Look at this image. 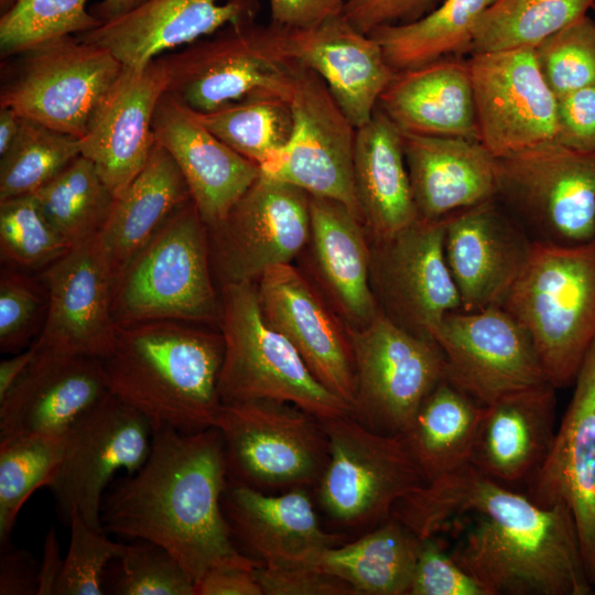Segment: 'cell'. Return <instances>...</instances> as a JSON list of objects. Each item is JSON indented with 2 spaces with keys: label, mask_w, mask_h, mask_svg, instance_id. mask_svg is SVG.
I'll return each mask as SVG.
<instances>
[{
  "label": "cell",
  "mask_w": 595,
  "mask_h": 595,
  "mask_svg": "<svg viewBox=\"0 0 595 595\" xmlns=\"http://www.w3.org/2000/svg\"><path fill=\"white\" fill-rule=\"evenodd\" d=\"M64 435L32 434L0 440V544L7 547L17 517L39 488L54 483Z\"/></svg>",
  "instance_id": "41"
},
{
  "label": "cell",
  "mask_w": 595,
  "mask_h": 595,
  "mask_svg": "<svg viewBox=\"0 0 595 595\" xmlns=\"http://www.w3.org/2000/svg\"><path fill=\"white\" fill-rule=\"evenodd\" d=\"M228 484L216 426L194 433L154 429L143 465L105 494L102 529L161 545L194 583L214 567L255 569L260 562L237 548L223 509Z\"/></svg>",
  "instance_id": "2"
},
{
  "label": "cell",
  "mask_w": 595,
  "mask_h": 595,
  "mask_svg": "<svg viewBox=\"0 0 595 595\" xmlns=\"http://www.w3.org/2000/svg\"><path fill=\"white\" fill-rule=\"evenodd\" d=\"M153 436L150 421L108 392L82 414L63 436L56 478L50 487L63 518L77 511L96 530H104L100 511L115 474L137 472L147 461Z\"/></svg>",
  "instance_id": "13"
},
{
  "label": "cell",
  "mask_w": 595,
  "mask_h": 595,
  "mask_svg": "<svg viewBox=\"0 0 595 595\" xmlns=\"http://www.w3.org/2000/svg\"><path fill=\"white\" fill-rule=\"evenodd\" d=\"M541 74L559 97L595 84V19L587 14L534 47Z\"/></svg>",
  "instance_id": "46"
},
{
  "label": "cell",
  "mask_w": 595,
  "mask_h": 595,
  "mask_svg": "<svg viewBox=\"0 0 595 595\" xmlns=\"http://www.w3.org/2000/svg\"><path fill=\"white\" fill-rule=\"evenodd\" d=\"M419 218L443 219L497 198V159L477 140L402 133Z\"/></svg>",
  "instance_id": "30"
},
{
  "label": "cell",
  "mask_w": 595,
  "mask_h": 595,
  "mask_svg": "<svg viewBox=\"0 0 595 595\" xmlns=\"http://www.w3.org/2000/svg\"><path fill=\"white\" fill-rule=\"evenodd\" d=\"M109 392L99 359L37 353L0 399V440L64 435Z\"/></svg>",
  "instance_id": "27"
},
{
  "label": "cell",
  "mask_w": 595,
  "mask_h": 595,
  "mask_svg": "<svg viewBox=\"0 0 595 595\" xmlns=\"http://www.w3.org/2000/svg\"><path fill=\"white\" fill-rule=\"evenodd\" d=\"M105 594L195 595V583L164 548L145 540L127 544L108 566Z\"/></svg>",
  "instance_id": "45"
},
{
  "label": "cell",
  "mask_w": 595,
  "mask_h": 595,
  "mask_svg": "<svg viewBox=\"0 0 595 595\" xmlns=\"http://www.w3.org/2000/svg\"><path fill=\"white\" fill-rule=\"evenodd\" d=\"M207 230L224 283L255 281L290 263L309 242L310 194L261 174L225 219Z\"/></svg>",
  "instance_id": "19"
},
{
  "label": "cell",
  "mask_w": 595,
  "mask_h": 595,
  "mask_svg": "<svg viewBox=\"0 0 595 595\" xmlns=\"http://www.w3.org/2000/svg\"><path fill=\"white\" fill-rule=\"evenodd\" d=\"M464 513L474 522L451 554L488 595L593 594L571 508L540 507L470 463L415 488L391 516L425 539Z\"/></svg>",
  "instance_id": "1"
},
{
  "label": "cell",
  "mask_w": 595,
  "mask_h": 595,
  "mask_svg": "<svg viewBox=\"0 0 595 595\" xmlns=\"http://www.w3.org/2000/svg\"><path fill=\"white\" fill-rule=\"evenodd\" d=\"M347 329L356 378L353 416L374 432L401 436L444 378L441 348L381 312L368 325Z\"/></svg>",
  "instance_id": "12"
},
{
  "label": "cell",
  "mask_w": 595,
  "mask_h": 595,
  "mask_svg": "<svg viewBox=\"0 0 595 595\" xmlns=\"http://www.w3.org/2000/svg\"><path fill=\"white\" fill-rule=\"evenodd\" d=\"M434 340L444 377L480 405L550 383L531 336L501 306L448 313Z\"/></svg>",
  "instance_id": "16"
},
{
  "label": "cell",
  "mask_w": 595,
  "mask_h": 595,
  "mask_svg": "<svg viewBox=\"0 0 595 595\" xmlns=\"http://www.w3.org/2000/svg\"><path fill=\"white\" fill-rule=\"evenodd\" d=\"M289 101L290 139L260 166L261 174L340 202L361 220L354 183L356 128L323 79L303 65Z\"/></svg>",
  "instance_id": "15"
},
{
  "label": "cell",
  "mask_w": 595,
  "mask_h": 595,
  "mask_svg": "<svg viewBox=\"0 0 595 595\" xmlns=\"http://www.w3.org/2000/svg\"><path fill=\"white\" fill-rule=\"evenodd\" d=\"M255 576L263 595H355L343 580L315 565L258 564Z\"/></svg>",
  "instance_id": "50"
},
{
  "label": "cell",
  "mask_w": 595,
  "mask_h": 595,
  "mask_svg": "<svg viewBox=\"0 0 595 595\" xmlns=\"http://www.w3.org/2000/svg\"><path fill=\"white\" fill-rule=\"evenodd\" d=\"M36 355V346L32 343L24 351L0 363V399L10 390L23 375Z\"/></svg>",
  "instance_id": "57"
},
{
  "label": "cell",
  "mask_w": 595,
  "mask_h": 595,
  "mask_svg": "<svg viewBox=\"0 0 595 595\" xmlns=\"http://www.w3.org/2000/svg\"><path fill=\"white\" fill-rule=\"evenodd\" d=\"M152 130L178 166L207 228L223 221L261 175L259 165L226 145L167 93L158 102Z\"/></svg>",
  "instance_id": "25"
},
{
  "label": "cell",
  "mask_w": 595,
  "mask_h": 595,
  "mask_svg": "<svg viewBox=\"0 0 595 595\" xmlns=\"http://www.w3.org/2000/svg\"><path fill=\"white\" fill-rule=\"evenodd\" d=\"M207 234V226L188 199L115 279V322L218 323L219 302L210 278Z\"/></svg>",
  "instance_id": "6"
},
{
  "label": "cell",
  "mask_w": 595,
  "mask_h": 595,
  "mask_svg": "<svg viewBox=\"0 0 595 595\" xmlns=\"http://www.w3.org/2000/svg\"><path fill=\"white\" fill-rule=\"evenodd\" d=\"M162 57L167 71L165 93L197 112L253 95L290 100L302 66L286 32L256 20L228 24Z\"/></svg>",
  "instance_id": "7"
},
{
  "label": "cell",
  "mask_w": 595,
  "mask_h": 595,
  "mask_svg": "<svg viewBox=\"0 0 595 595\" xmlns=\"http://www.w3.org/2000/svg\"><path fill=\"white\" fill-rule=\"evenodd\" d=\"M497 199L534 240L595 238V151L550 142L497 159Z\"/></svg>",
  "instance_id": "10"
},
{
  "label": "cell",
  "mask_w": 595,
  "mask_h": 595,
  "mask_svg": "<svg viewBox=\"0 0 595 595\" xmlns=\"http://www.w3.org/2000/svg\"><path fill=\"white\" fill-rule=\"evenodd\" d=\"M64 558L56 530L52 527L45 537L43 556L39 567V595H54L62 573Z\"/></svg>",
  "instance_id": "56"
},
{
  "label": "cell",
  "mask_w": 595,
  "mask_h": 595,
  "mask_svg": "<svg viewBox=\"0 0 595 595\" xmlns=\"http://www.w3.org/2000/svg\"><path fill=\"white\" fill-rule=\"evenodd\" d=\"M71 541L54 595H102L110 563L121 556L127 544L108 538L104 530L90 527L79 512L68 522Z\"/></svg>",
  "instance_id": "47"
},
{
  "label": "cell",
  "mask_w": 595,
  "mask_h": 595,
  "mask_svg": "<svg viewBox=\"0 0 595 595\" xmlns=\"http://www.w3.org/2000/svg\"><path fill=\"white\" fill-rule=\"evenodd\" d=\"M166 86L162 55L140 68L125 66L80 139V154L94 163L115 197L127 188L150 156L155 143L153 116Z\"/></svg>",
  "instance_id": "23"
},
{
  "label": "cell",
  "mask_w": 595,
  "mask_h": 595,
  "mask_svg": "<svg viewBox=\"0 0 595 595\" xmlns=\"http://www.w3.org/2000/svg\"><path fill=\"white\" fill-rule=\"evenodd\" d=\"M285 32L295 60L323 79L350 123L356 129L367 123L396 74L379 43L344 14Z\"/></svg>",
  "instance_id": "28"
},
{
  "label": "cell",
  "mask_w": 595,
  "mask_h": 595,
  "mask_svg": "<svg viewBox=\"0 0 595 595\" xmlns=\"http://www.w3.org/2000/svg\"><path fill=\"white\" fill-rule=\"evenodd\" d=\"M354 183L361 220L371 239L385 238L419 218L402 133L379 107L356 129Z\"/></svg>",
  "instance_id": "33"
},
{
  "label": "cell",
  "mask_w": 595,
  "mask_h": 595,
  "mask_svg": "<svg viewBox=\"0 0 595 595\" xmlns=\"http://www.w3.org/2000/svg\"><path fill=\"white\" fill-rule=\"evenodd\" d=\"M482 413L445 377L431 390L401 435L425 483L469 464Z\"/></svg>",
  "instance_id": "35"
},
{
  "label": "cell",
  "mask_w": 595,
  "mask_h": 595,
  "mask_svg": "<svg viewBox=\"0 0 595 595\" xmlns=\"http://www.w3.org/2000/svg\"><path fill=\"white\" fill-rule=\"evenodd\" d=\"M328 459L316 485L324 513L345 528L372 529L426 484L401 436L371 431L353 415L322 419Z\"/></svg>",
  "instance_id": "9"
},
{
  "label": "cell",
  "mask_w": 595,
  "mask_h": 595,
  "mask_svg": "<svg viewBox=\"0 0 595 595\" xmlns=\"http://www.w3.org/2000/svg\"><path fill=\"white\" fill-rule=\"evenodd\" d=\"M17 0H0V14L8 11Z\"/></svg>",
  "instance_id": "60"
},
{
  "label": "cell",
  "mask_w": 595,
  "mask_h": 595,
  "mask_svg": "<svg viewBox=\"0 0 595 595\" xmlns=\"http://www.w3.org/2000/svg\"><path fill=\"white\" fill-rule=\"evenodd\" d=\"M22 118L8 107H0V156L3 155L17 139Z\"/></svg>",
  "instance_id": "58"
},
{
  "label": "cell",
  "mask_w": 595,
  "mask_h": 595,
  "mask_svg": "<svg viewBox=\"0 0 595 595\" xmlns=\"http://www.w3.org/2000/svg\"><path fill=\"white\" fill-rule=\"evenodd\" d=\"M495 0H444L420 19L381 25L369 35L396 71L470 54L476 25Z\"/></svg>",
  "instance_id": "37"
},
{
  "label": "cell",
  "mask_w": 595,
  "mask_h": 595,
  "mask_svg": "<svg viewBox=\"0 0 595 595\" xmlns=\"http://www.w3.org/2000/svg\"><path fill=\"white\" fill-rule=\"evenodd\" d=\"M594 0H495L482 14L472 52L536 47L586 15ZM469 54V55H470Z\"/></svg>",
  "instance_id": "39"
},
{
  "label": "cell",
  "mask_w": 595,
  "mask_h": 595,
  "mask_svg": "<svg viewBox=\"0 0 595 595\" xmlns=\"http://www.w3.org/2000/svg\"><path fill=\"white\" fill-rule=\"evenodd\" d=\"M224 358L221 403L268 399L289 402L328 419L351 408L311 372L293 345L264 321L253 281L224 283L219 301Z\"/></svg>",
  "instance_id": "5"
},
{
  "label": "cell",
  "mask_w": 595,
  "mask_h": 595,
  "mask_svg": "<svg viewBox=\"0 0 595 595\" xmlns=\"http://www.w3.org/2000/svg\"><path fill=\"white\" fill-rule=\"evenodd\" d=\"M39 567L28 550L1 548L0 595H39Z\"/></svg>",
  "instance_id": "54"
},
{
  "label": "cell",
  "mask_w": 595,
  "mask_h": 595,
  "mask_svg": "<svg viewBox=\"0 0 595 595\" xmlns=\"http://www.w3.org/2000/svg\"><path fill=\"white\" fill-rule=\"evenodd\" d=\"M592 11H593L594 14H595V0H594V2H593V6H592Z\"/></svg>",
  "instance_id": "61"
},
{
  "label": "cell",
  "mask_w": 595,
  "mask_h": 595,
  "mask_svg": "<svg viewBox=\"0 0 595 595\" xmlns=\"http://www.w3.org/2000/svg\"><path fill=\"white\" fill-rule=\"evenodd\" d=\"M378 107L401 133L477 140L470 72L462 57L396 72Z\"/></svg>",
  "instance_id": "31"
},
{
  "label": "cell",
  "mask_w": 595,
  "mask_h": 595,
  "mask_svg": "<svg viewBox=\"0 0 595 595\" xmlns=\"http://www.w3.org/2000/svg\"><path fill=\"white\" fill-rule=\"evenodd\" d=\"M188 199L190 191L178 166L155 142L144 167L115 197L99 231L113 281L166 219Z\"/></svg>",
  "instance_id": "34"
},
{
  "label": "cell",
  "mask_w": 595,
  "mask_h": 595,
  "mask_svg": "<svg viewBox=\"0 0 595 595\" xmlns=\"http://www.w3.org/2000/svg\"><path fill=\"white\" fill-rule=\"evenodd\" d=\"M347 0H269L270 24L281 30L303 31L343 14Z\"/></svg>",
  "instance_id": "53"
},
{
  "label": "cell",
  "mask_w": 595,
  "mask_h": 595,
  "mask_svg": "<svg viewBox=\"0 0 595 595\" xmlns=\"http://www.w3.org/2000/svg\"><path fill=\"white\" fill-rule=\"evenodd\" d=\"M573 386L550 454L526 495L540 507L565 502L571 508L595 587V342Z\"/></svg>",
  "instance_id": "22"
},
{
  "label": "cell",
  "mask_w": 595,
  "mask_h": 595,
  "mask_svg": "<svg viewBox=\"0 0 595 595\" xmlns=\"http://www.w3.org/2000/svg\"><path fill=\"white\" fill-rule=\"evenodd\" d=\"M267 324L298 350L314 377L353 410L355 366L348 329H343L321 296L290 263L268 269L257 283Z\"/></svg>",
  "instance_id": "21"
},
{
  "label": "cell",
  "mask_w": 595,
  "mask_h": 595,
  "mask_svg": "<svg viewBox=\"0 0 595 595\" xmlns=\"http://www.w3.org/2000/svg\"><path fill=\"white\" fill-rule=\"evenodd\" d=\"M47 310V296L19 269L6 267L0 275V349L15 353L41 331Z\"/></svg>",
  "instance_id": "48"
},
{
  "label": "cell",
  "mask_w": 595,
  "mask_h": 595,
  "mask_svg": "<svg viewBox=\"0 0 595 595\" xmlns=\"http://www.w3.org/2000/svg\"><path fill=\"white\" fill-rule=\"evenodd\" d=\"M446 218H418L370 246L379 311L409 333L433 340L442 320L462 310L444 253Z\"/></svg>",
  "instance_id": "14"
},
{
  "label": "cell",
  "mask_w": 595,
  "mask_h": 595,
  "mask_svg": "<svg viewBox=\"0 0 595 595\" xmlns=\"http://www.w3.org/2000/svg\"><path fill=\"white\" fill-rule=\"evenodd\" d=\"M223 509L234 539L262 564L313 565L327 549L347 541L345 533L323 529L305 487L271 495L228 484Z\"/></svg>",
  "instance_id": "24"
},
{
  "label": "cell",
  "mask_w": 595,
  "mask_h": 595,
  "mask_svg": "<svg viewBox=\"0 0 595 595\" xmlns=\"http://www.w3.org/2000/svg\"><path fill=\"white\" fill-rule=\"evenodd\" d=\"M19 55L14 74L2 85L0 107L79 139L125 67L109 51L77 35Z\"/></svg>",
  "instance_id": "11"
},
{
  "label": "cell",
  "mask_w": 595,
  "mask_h": 595,
  "mask_svg": "<svg viewBox=\"0 0 595 595\" xmlns=\"http://www.w3.org/2000/svg\"><path fill=\"white\" fill-rule=\"evenodd\" d=\"M529 333L555 388H567L595 342V238L576 245L534 240L502 305Z\"/></svg>",
  "instance_id": "4"
},
{
  "label": "cell",
  "mask_w": 595,
  "mask_h": 595,
  "mask_svg": "<svg viewBox=\"0 0 595 595\" xmlns=\"http://www.w3.org/2000/svg\"><path fill=\"white\" fill-rule=\"evenodd\" d=\"M80 139L23 119L0 158V201L32 195L80 154Z\"/></svg>",
  "instance_id": "42"
},
{
  "label": "cell",
  "mask_w": 595,
  "mask_h": 595,
  "mask_svg": "<svg viewBox=\"0 0 595 595\" xmlns=\"http://www.w3.org/2000/svg\"><path fill=\"white\" fill-rule=\"evenodd\" d=\"M421 540L391 516L358 539L327 549L313 565L356 594L409 595Z\"/></svg>",
  "instance_id": "36"
},
{
  "label": "cell",
  "mask_w": 595,
  "mask_h": 595,
  "mask_svg": "<svg viewBox=\"0 0 595 595\" xmlns=\"http://www.w3.org/2000/svg\"><path fill=\"white\" fill-rule=\"evenodd\" d=\"M436 0H347L344 17L369 34L378 26L415 21L434 9Z\"/></svg>",
  "instance_id": "52"
},
{
  "label": "cell",
  "mask_w": 595,
  "mask_h": 595,
  "mask_svg": "<svg viewBox=\"0 0 595 595\" xmlns=\"http://www.w3.org/2000/svg\"><path fill=\"white\" fill-rule=\"evenodd\" d=\"M193 113L226 145L259 167L286 144L293 128L290 101L272 95L248 96Z\"/></svg>",
  "instance_id": "40"
},
{
  "label": "cell",
  "mask_w": 595,
  "mask_h": 595,
  "mask_svg": "<svg viewBox=\"0 0 595 595\" xmlns=\"http://www.w3.org/2000/svg\"><path fill=\"white\" fill-rule=\"evenodd\" d=\"M312 258L323 286L350 327L380 312L370 281L371 249L363 221L340 202L310 195Z\"/></svg>",
  "instance_id": "32"
},
{
  "label": "cell",
  "mask_w": 595,
  "mask_h": 595,
  "mask_svg": "<svg viewBox=\"0 0 595 595\" xmlns=\"http://www.w3.org/2000/svg\"><path fill=\"white\" fill-rule=\"evenodd\" d=\"M409 595H488L433 537L421 540Z\"/></svg>",
  "instance_id": "49"
},
{
  "label": "cell",
  "mask_w": 595,
  "mask_h": 595,
  "mask_svg": "<svg viewBox=\"0 0 595 595\" xmlns=\"http://www.w3.org/2000/svg\"><path fill=\"white\" fill-rule=\"evenodd\" d=\"M47 296L37 353L104 359L111 351L113 274L99 231L73 245L41 275Z\"/></svg>",
  "instance_id": "18"
},
{
  "label": "cell",
  "mask_w": 595,
  "mask_h": 595,
  "mask_svg": "<svg viewBox=\"0 0 595 595\" xmlns=\"http://www.w3.org/2000/svg\"><path fill=\"white\" fill-rule=\"evenodd\" d=\"M533 242L497 198L447 216L444 253L462 310L501 306L526 268Z\"/></svg>",
  "instance_id": "20"
},
{
  "label": "cell",
  "mask_w": 595,
  "mask_h": 595,
  "mask_svg": "<svg viewBox=\"0 0 595 595\" xmlns=\"http://www.w3.org/2000/svg\"><path fill=\"white\" fill-rule=\"evenodd\" d=\"M180 321L117 324L101 359L109 392L141 412L153 430L194 433L216 426L224 340Z\"/></svg>",
  "instance_id": "3"
},
{
  "label": "cell",
  "mask_w": 595,
  "mask_h": 595,
  "mask_svg": "<svg viewBox=\"0 0 595 595\" xmlns=\"http://www.w3.org/2000/svg\"><path fill=\"white\" fill-rule=\"evenodd\" d=\"M555 390L545 383L483 405L469 463L501 485L528 486L554 442Z\"/></svg>",
  "instance_id": "29"
},
{
  "label": "cell",
  "mask_w": 595,
  "mask_h": 595,
  "mask_svg": "<svg viewBox=\"0 0 595 595\" xmlns=\"http://www.w3.org/2000/svg\"><path fill=\"white\" fill-rule=\"evenodd\" d=\"M33 195L71 247L100 231L115 201L94 163L82 154Z\"/></svg>",
  "instance_id": "38"
},
{
  "label": "cell",
  "mask_w": 595,
  "mask_h": 595,
  "mask_svg": "<svg viewBox=\"0 0 595 595\" xmlns=\"http://www.w3.org/2000/svg\"><path fill=\"white\" fill-rule=\"evenodd\" d=\"M69 248L33 194L0 201V256L8 267L46 268Z\"/></svg>",
  "instance_id": "44"
},
{
  "label": "cell",
  "mask_w": 595,
  "mask_h": 595,
  "mask_svg": "<svg viewBox=\"0 0 595 595\" xmlns=\"http://www.w3.org/2000/svg\"><path fill=\"white\" fill-rule=\"evenodd\" d=\"M259 9L258 0H145L77 36L106 48L123 66L140 68L167 50L228 24L256 20Z\"/></svg>",
  "instance_id": "26"
},
{
  "label": "cell",
  "mask_w": 595,
  "mask_h": 595,
  "mask_svg": "<svg viewBox=\"0 0 595 595\" xmlns=\"http://www.w3.org/2000/svg\"><path fill=\"white\" fill-rule=\"evenodd\" d=\"M216 428L229 484L262 491L316 487L328 459L322 419L289 402L221 403Z\"/></svg>",
  "instance_id": "8"
},
{
  "label": "cell",
  "mask_w": 595,
  "mask_h": 595,
  "mask_svg": "<svg viewBox=\"0 0 595 595\" xmlns=\"http://www.w3.org/2000/svg\"><path fill=\"white\" fill-rule=\"evenodd\" d=\"M195 595H263L253 569L214 567L195 583Z\"/></svg>",
  "instance_id": "55"
},
{
  "label": "cell",
  "mask_w": 595,
  "mask_h": 595,
  "mask_svg": "<svg viewBox=\"0 0 595 595\" xmlns=\"http://www.w3.org/2000/svg\"><path fill=\"white\" fill-rule=\"evenodd\" d=\"M477 140L496 159L556 142V96L534 47L473 53L467 58Z\"/></svg>",
  "instance_id": "17"
},
{
  "label": "cell",
  "mask_w": 595,
  "mask_h": 595,
  "mask_svg": "<svg viewBox=\"0 0 595 595\" xmlns=\"http://www.w3.org/2000/svg\"><path fill=\"white\" fill-rule=\"evenodd\" d=\"M88 0H17L0 14L2 57L19 55L55 39L78 35L102 22L86 9Z\"/></svg>",
  "instance_id": "43"
},
{
  "label": "cell",
  "mask_w": 595,
  "mask_h": 595,
  "mask_svg": "<svg viewBox=\"0 0 595 595\" xmlns=\"http://www.w3.org/2000/svg\"><path fill=\"white\" fill-rule=\"evenodd\" d=\"M145 0H101L91 9V13L102 23L116 19L134 9Z\"/></svg>",
  "instance_id": "59"
},
{
  "label": "cell",
  "mask_w": 595,
  "mask_h": 595,
  "mask_svg": "<svg viewBox=\"0 0 595 595\" xmlns=\"http://www.w3.org/2000/svg\"><path fill=\"white\" fill-rule=\"evenodd\" d=\"M556 143L595 151V84L556 97Z\"/></svg>",
  "instance_id": "51"
}]
</instances>
